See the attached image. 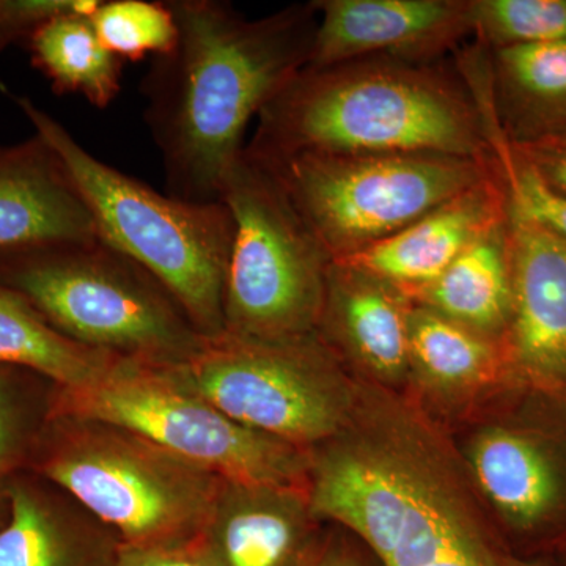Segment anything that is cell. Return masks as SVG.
Listing matches in <instances>:
<instances>
[{"label": "cell", "mask_w": 566, "mask_h": 566, "mask_svg": "<svg viewBox=\"0 0 566 566\" xmlns=\"http://www.w3.org/2000/svg\"><path fill=\"white\" fill-rule=\"evenodd\" d=\"M167 3L178 40L142 84L145 122L170 196L221 202L249 123L308 65L318 13L311 2L248 20L218 0Z\"/></svg>", "instance_id": "6da1fadb"}, {"label": "cell", "mask_w": 566, "mask_h": 566, "mask_svg": "<svg viewBox=\"0 0 566 566\" xmlns=\"http://www.w3.org/2000/svg\"><path fill=\"white\" fill-rule=\"evenodd\" d=\"M245 148L264 161L300 153L491 156L460 71L386 57L305 66L260 112Z\"/></svg>", "instance_id": "7a4b0ae2"}, {"label": "cell", "mask_w": 566, "mask_h": 566, "mask_svg": "<svg viewBox=\"0 0 566 566\" xmlns=\"http://www.w3.org/2000/svg\"><path fill=\"white\" fill-rule=\"evenodd\" d=\"M35 134L65 164L102 243L161 283L203 337L223 333L233 219L222 202H189L107 166L52 115L21 96Z\"/></svg>", "instance_id": "3957f363"}, {"label": "cell", "mask_w": 566, "mask_h": 566, "mask_svg": "<svg viewBox=\"0 0 566 566\" xmlns=\"http://www.w3.org/2000/svg\"><path fill=\"white\" fill-rule=\"evenodd\" d=\"M51 420L54 438L41 458V474L122 546H192L221 491V476L115 424Z\"/></svg>", "instance_id": "277c9868"}, {"label": "cell", "mask_w": 566, "mask_h": 566, "mask_svg": "<svg viewBox=\"0 0 566 566\" xmlns=\"http://www.w3.org/2000/svg\"><path fill=\"white\" fill-rule=\"evenodd\" d=\"M0 282L71 340L99 352L178 364L202 340L161 283L102 241L0 259Z\"/></svg>", "instance_id": "5b68a950"}, {"label": "cell", "mask_w": 566, "mask_h": 566, "mask_svg": "<svg viewBox=\"0 0 566 566\" xmlns=\"http://www.w3.org/2000/svg\"><path fill=\"white\" fill-rule=\"evenodd\" d=\"M65 417L125 428L229 482L307 490L304 450L229 419L170 364L118 357L92 381L57 389L50 419Z\"/></svg>", "instance_id": "8992f818"}, {"label": "cell", "mask_w": 566, "mask_h": 566, "mask_svg": "<svg viewBox=\"0 0 566 566\" xmlns=\"http://www.w3.org/2000/svg\"><path fill=\"white\" fill-rule=\"evenodd\" d=\"M219 200L233 219L223 333L256 340L316 334L333 260L277 175L244 148L223 178Z\"/></svg>", "instance_id": "52a82bcc"}, {"label": "cell", "mask_w": 566, "mask_h": 566, "mask_svg": "<svg viewBox=\"0 0 566 566\" xmlns=\"http://www.w3.org/2000/svg\"><path fill=\"white\" fill-rule=\"evenodd\" d=\"M262 161L333 262L381 243L494 172L491 156L430 153H300Z\"/></svg>", "instance_id": "ba28073f"}, {"label": "cell", "mask_w": 566, "mask_h": 566, "mask_svg": "<svg viewBox=\"0 0 566 566\" xmlns=\"http://www.w3.org/2000/svg\"><path fill=\"white\" fill-rule=\"evenodd\" d=\"M170 367L229 419L301 450L352 422V394L316 334L290 340L202 335Z\"/></svg>", "instance_id": "9c48e42d"}, {"label": "cell", "mask_w": 566, "mask_h": 566, "mask_svg": "<svg viewBox=\"0 0 566 566\" xmlns=\"http://www.w3.org/2000/svg\"><path fill=\"white\" fill-rule=\"evenodd\" d=\"M513 308L509 378L566 408V241L509 210Z\"/></svg>", "instance_id": "30bf717a"}, {"label": "cell", "mask_w": 566, "mask_h": 566, "mask_svg": "<svg viewBox=\"0 0 566 566\" xmlns=\"http://www.w3.org/2000/svg\"><path fill=\"white\" fill-rule=\"evenodd\" d=\"M307 66L386 57L438 63L472 35L471 0H318Z\"/></svg>", "instance_id": "8fae6325"}, {"label": "cell", "mask_w": 566, "mask_h": 566, "mask_svg": "<svg viewBox=\"0 0 566 566\" xmlns=\"http://www.w3.org/2000/svg\"><path fill=\"white\" fill-rule=\"evenodd\" d=\"M483 494L516 534L566 532V441L532 424H494L469 452Z\"/></svg>", "instance_id": "7c38bea8"}, {"label": "cell", "mask_w": 566, "mask_h": 566, "mask_svg": "<svg viewBox=\"0 0 566 566\" xmlns=\"http://www.w3.org/2000/svg\"><path fill=\"white\" fill-rule=\"evenodd\" d=\"M96 241L91 211L51 145L35 134L0 147V259Z\"/></svg>", "instance_id": "4fadbf2b"}, {"label": "cell", "mask_w": 566, "mask_h": 566, "mask_svg": "<svg viewBox=\"0 0 566 566\" xmlns=\"http://www.w3.org/2000/svg\"><path fill=\"white\" fill-rule=\"evenodd\" d=\"M506 214V193L494 166L486 180L439 205L381 243L337 262L359 268L408 296L444 273L469 245L502 226Z\"/></svg>", "instance_id": "5bb4252c"}, {"label": "cell", "mask_w": 566, "mask_h": 566, "mask_svg": "<svg viewBox=\"0 0 566 566\" xmlns=\"http://www.w3.org/2000/svg\"><path fill=\"white\" fill-rule=\"evenodd\" d=\"M312 516L307 490L223 480L189 549L208 566H305Z\"/></svg>", "instance_id": "9a60e30c"}, {"label": "cell", "mask_w": 566, "mask_h": 566, "mask_svg": "<svg viewBox=\"0 0 566 566\" xmlns=\"http://www.w3.org/2000/svg\"><path fill=\"white\" fill-rule=\"evenodd\" d=\"M409 307L411 301L389 283L333 262L316 333L323 331L370 374L398 381L411 368Z\"/></svg>", "instance_id": "2e32d148"}, {"label": "cell", "mask_w": 566, "mask_h": 566, "mask_svg": "<svg viewBox=\"0 0 566 566\" xmlns=\"http://www.w3.org/2000/svg\"><path fill=\"white\" fill-rule=\"evenodd\" d=\"M9 497L0 566H117L120 542L87 512H71L24 483L11 486Z\"/></svg>", "instance_id": "e0dca14e"}, {"label": "cell", "mask_w": 566, "mask_h": 566, "mask_svg": "<svg viewBox=\"0 0 566 566\" xmlns=\"http://www.w3.org/2000/svg\"><path fill=\"white\" fill-rule=\"evenodd\" d=\"M485 54L491 103L510 140L528 144L566 132V40Z\"/></svg>", "instance_id": "ac0fdd59"}, {"label": "cell", "mask_w": 566, "mask_h": 566, "mask_svg": "<svg viewBox=\"0 0 566 566\" xmlns=\"http://www.w3.org/2000/svg\"><path fill=\"white\" fill-rule=\"evenodd\" d=\"M406 297L502 342L513 308L506 221L469 245L438 279Z\"/></svg>", "instance_id": "d6986e66"}, {"label": "cell", "mask_w": 566, "mask_h": 566, "mask_svg": "<svg viewBox=\"0 0 566 566\" xmlns=\"http://www.w3.org/2000/svg\"><path fill=\"white\" fill-rule=\"evenodd\" d=\"M118 357L71 340L21 293L0 282V368H25L46 376L57 389H70L92 381Z\"/></svg>", "instance_id": "ffe728a7"}, {"label": "cell", "mask_w": 566, "mask_h": 566, "mask_svg": "<svg viewBox=\"0 0 566 566\" xmlns=\"http://www.w3.org/2000/svg\"><path fill=\"white\" fill-rule=\"evenodd\" d=\"M28 43L33 66L59 95H80L106 109L120 93L125 62L103 46L88 18H52L31 33Z\"/></svg>", "instance_id": "44dd1931"}, {"label": "cell", "mask_w": 566, "mask_h": 566, "mask_svg": "<svg viewBox=\"0 0 566 566\" xmlns=\"http://www.w3.org/2000/svg\"><path fill=\"white\" fill-rule=\"evenodd\" d=\"M411 368L424 381L447 390L494 385L509 378L504 346L423 305L408 314Z\"/></svg>", "instance_id": "7402d4cb"}, {"label": "cell", "mask_w": 566, "mask_h": 566, "mask_svg": "<svg viewBox=\"0 0 566 566\" xmlns=\"http://www.w3.org/2000/svg\"><path fill=\"white\" fill-rule=\"evenodd\" d=\"M476 102L485 122L490 153L505 189L509 210L566 241V197L543 181L516 151L499 125L490 95L480 92Z\"/></svg>", "instance_id": "603a6c76"}, {"label": "cell", "mask_w": 566, "mask_h": 566, "mask_svg": "<svg viewBox=\"0 0 566 566\" xmlns=\"http://www.w3.org/2000/svg\"><path fill=\"white\" fill-rule=\"evenodd\" d=\"M107 51L123 62L167 54L178 40V24L167 2L109 0L88 18Z\"/></svg>", "instance_id": "cb8c5ba5"}, {"label": "cell", "mask_w": 566, "mask_h": 566, "mask_svg": "<svg viewBox=\"0 0 566 566\" xmlns=\"http://www.w3.org/2000/svg\"><path fill=\"white\" fill-rule=\"evenodd\" d=\"M471 22L486 51L566 40V0H471Z\"/></svg>", "instance_id": "d4e9b609"}, {"label": "cell", "mask_w": 566, "mask_h": 566, "mask_svg": "<svg viewBox=\"0 0 566 566\" xmlns=\"http://www.w3.org/2000/svg\"><path fill=\"white\" fill-rule=\"evenodd\" d=\"M25 416L11 376L0 368V488L20 463L25 447Z\"/></svg>", "instance_id": "484cf974"}, {"label": "cell", "mask_w": 566, "mask_h": 566, "mask_svg": "<svg viewBox=\"0 0 566 566\" xmlns=\"http://www.w3.org/2000/svg\"><path fill=\"white\" fill-rule=\"evenodd\" d=\"M512 144L543 181L566 197V139L549 137L528 144Z\"/></svg>", "instance_id": "4316f807"}, {"label": "cell", "mask_w": 566, "mask_h": 566, "mask_svg": "<svg viewBox=\"0 0 566 566\" xmlns=\"http://www.w3.org/2000/svg\"><path fill=\"white\" fill-rule=\"evenodd\" d=\"M117 566H208L193 551L120 547Z\"/></svg>", "instance_id": "83f0119b"}, {"label": "cell", "mask_w": 566, "mask_h": 566, "mask_svg": "<svg viewBox=\"0 0 566 566\" xmlns=\"http://www.w3.org/2000/svg\"><path fill=\"white\" fill-rule=\"evenodd\" d=\"M505 566H553L543 560H527V558H512Z\"/></svg>", "instance_id": "f1b7e54d"}, {"label": "cell", "mask_w": 566, "mask_h": 566, "mask_svg": "<svg viewBox=\"0 0 566 566\" xmlns=\"http://www.w3.org/2000/svg\"><path fill=\"white\" fill-rule=\"evenodd\" d=\"M314 566H353V565L346 564V562L337 560V558H324L323 562H319V564H316Z\"/></svg>", "instance_id": "f546056e"}, {"label": "cell", "mask_w": 566, "mask_h": 566, "mask_svg": "<svg viewBox=\"0 0 566 566\" xmlns=\"http://www.w3.org/2000/svg\"><path fill=\"white\" fill-rule=\"evenodd\" d=\"M554 137H560V139H566V132L558 134V136H554ZM547 139H549V137H547Z\"/></svg>", "instance_id": "4dcf8cb0"}]
</instances>
